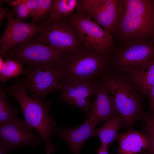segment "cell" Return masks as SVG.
I'll return each mask as SVG.
<instances>
[{
  "mask_svg": "<svg viewBox=\"0 0 154 154\" xmlns=\"http://www.w3.org/2000/svg\"><path fill=\"white\" fill-rule=\"evenodd\" d=\"M22 1L29 9L31 14L36 7L37 0H22Z\"/></svg>",
  "mask_w": 154,
  "mask_h": 154,
  "instance_id": "d4e9b609",
  "label": "cell"
},
{
  "mask_svg": "<svg viewBox=\"0 0 154 154\" xmlns=\"http://www.w3.org/2000/svg\"><path fill=\"white\" fill-rule=\"evenodd\" d=\"M150 109H152L154 110V104L152 107L150 108Z\"/></svg>",
  "mask_w": 154,
  "mask_h": 154,
  "instance_id": "f546056e",
  "label": "cell"
},
{
  "mask_svg": "<svg viewBox=\"0 0 154 154\" xmlns=\"http://www.w3.org/2000/svg\"><path fill=\"white\" fill-rule=\"evenodd\" d=\"M24 74L25 86L33 98L45 100L49 93L59 90L62 74L58 67L33 68L28 67L24 70Z\"/></svg>",
  "mask_w": 154,
  "mask_h": 154,
  "instance_id": "30bf717a",
  "label": "cell"
},
{
  "mask_svg": "<svg viewBox=\"0 0 154 154\" xmlns=\"http://www.w3.org/2000/svg\"><path fill=\"white\" fill-rule=\"evenodd\" d=\"M78 0H53L50 15L52 18H68L70 17L78 4Z\"/></svg>",
  "mask_w": 154,
  "mask_h": 154,
  "instance_id": "d6986e66",
  "label": "cell"
},
{
  "mask_svg": "<svg viewBox=\"0 0 154 154\" xmlns=\"http://www.w3.org/2000/svg\"><path fill=\"white\" fill-rule=\"evenodd\" d=\"M6 90L19 104L26 123L35 130L44 141L46 154L55 153L56 149L51 142V139L58 128L52 116L49 114L51 106L55 101L29 97L23 80H18Z\"/></svg>",
  "mask_w": 154,
  "mask_h": 154,
  "instance_id": "6da1fadb",
  "label": "cell"
},
{
  "mask_svg": "<svg viewBox=\"0 0 154 154\" xmlns=\"http://www.w3.org/2000/svg\"><path fill=\"white\" fill-rule=\"evenodd\" d=\"M95 99L87 119H91L96 126L101 122L119 114L111 93L101 79L98 82L94 94Z\"/></svg>",
  "mask_w": 154,
  "mask_h": 154,
  "instance_id": "5bb4252c",
  "label": "cell"
},
{
  "mask_svg": "<svg viewBox=\"0 0 154 154\" xmlns=\"http://www.w3.org/2000/svg\"><path fill=\"white\" fill-rule=\"evenodd\" d=\"M24 120H14L0 125V141L10 151L28 145L35 147L43 139Z\"/></svg>",
  "mask_w": 154,
  "mask_h": 154,
  "instance_id": "4fadbf2b",
  "label": "cell"
},
{
  "mask_svg": "<svg viewBox=\"0 0 154 154\" xmlns=\"http://www.w3.org/2000/svg\"><path fill=\"white\" fill-rule=\"evenodd\" d=\"M123 0H81L76 14L90 18L113 36L117 31Z\"/></svg>",
  "mask_w": 154,
  "mask_h": 154,
  "instance_id": "52a82bcc",
  "label": "cell"
},
{
  "mask_svg": "<svg viewBox=\"0 0 154 154\" xmlns=\"http://www.w3.org/2000/svg\"><path fill=\"white\" fill-rule=\"evenodd\" d=\"M7 10L6 8H1L0 9V20L1 22L3 19L5 17L7 13Z\"/></svg>",
  "mask_w": 154,
  "mask_h": 154,
  "instance_id": "f1b7e54d",
  "label": "cell"
},
{
  "mask_svg": "<svg viewBox=\"0 0 154 154\" xmlns=\"http://www.w3.org/2000/svg\"><path fill=\"white\" fill-rule=\"evenodd\" d=\"M101 77L111 93L123 127L129 128L137 121H144L147 114L143 110L139 92L128 74L112 70Z\"/></svg>",
  "mask_w": 154,
  "mask_h": 154,
  "instance_id": "7a4b0ae2",
  "label": "cell"
},
{
  "mask_svg": "<svg viewBox=\"0 0 154 154\" xmlns=\"http://www.w3.org/2000/svg\"><path fill=\"white\" fill-rule=\"evenodd\" d=\"M69 52L53 48L32 38L11 49L7 55L30 68H38L59 67Z\"/></svg>",
  "mask_w": 154,
  "mask_h": 154,
  "instance_id": "5b68a950",
  "label": "cell"
},
{
  "mask_svg": "<svg viewBox=\"0 0 154 154\" xmlns=\"http://www.w3.org/2000/svg\"><path fill=\"white\" fill-rule=\"evenodd\" d=\"M24 73L23 64L8 58L0 66V80L2 82H5L12 78H17Z\"/></svg>",
  "mask_w": 154,
  "mask_h": 154,
  "instance_id": "44dd1931",
  "label": "cell"
},
{
  "mask_svg": "<svg viewBox=\"0 0 154 154\" xmlns=\"http://www.w3.org/2000/svg\"><path fill=\"white\" fill-rule=\"evenodd\" d=\"M6 90L1 86L0 125L19 119L18 111L10 104L6 96Z\"/></svg>",
  "mask_w": 154,
  "mask_h": 154,
  "instance_id": "ffe728a7",
  "label": "cell"
},
{
  "mask_svg": "<svg viewBox=\"0 0 154 154\" xmlns=\"http://www.w3.org/2000/svg\"><path fill=\"white\" fill-rule=\"evenodd\" d=\"M10 4L15 6L13 12L17 19L22 21L31 16L30 10L22 0L12 1Z\"/></svg>",
  "mask_w": 154,
  "mask_h": 154,
  "instance_id": "cb8c5ba5",
  "label": "cell"
},
{
  "mask_svg": "<svg viewBox=\"0 0 154 154\" xmlns=\"http://www.w3.org/2000/svg\"><path fill=\"white\" fill-rule=\"evenodd\" d=\"M108 147L107 145L101 144L100 146L98 149L97 154H109Z\"/></svg>",
  "mask_w": 154,
  "mask_h": 154,
  "instance_id": "4316f807",
  "label": "cell"
},
{
  "mask_svg": "<svg viewBox=\"0 0 154 154\" xmlns=\"http://www.w3.org/2000/svg\"><path fill=\"white\" fill-rule=\"evenodd\" d=\"M96 126L91 119H86L82 124L74 128H58L55 134L60 137L67 143L73 154H79L84 142L92 136Z\"/></svg>",
  "mask_w": 154,
  "mask_h": 154,
  "instance_id": "9a60e30c",
  "label": "cell"
},
{
  "mask_svg": "<svg viewBox=\"0 0 154 154\" xmlns=\"http://www.w3.org/2000/svg\"><path fill=\"white\" fill-rule=\"evenodd\" d=\"M109 59L112 69L128 73L154 58V45L143 39L127 40Z\"/></svg>",
  "mask_w": 154,
  "mask_h": 154,
  "instance_id": "ba28073f",
  "label": "cell"
},
{
  "mask_svg": "<svg viewBox=\"0 0 154 154\" xmlns=\"http://www.w3.org/2000/svg\"><path fill=\"white\" fill-rule=\"evenodd\" d=\"M53 2L52 0H37L36 7L31 15L32 24L40 25L48 18Z\"/></svg>",
  "mask_w": 154,
  "mask_h": 154,
  "instance_id": "7402d4cb",
  "label": "cell"
},
{
  "mask_svg": "<svg viewBox=\"0 0 154 154\" xmlns=\"http://www.w3.org/2000/svg\"><path fill=\"white\" fill-rule=\"evenodd\" d=\"M144 122L142 128L149 137L150 144L148 149L141 154H154V110H150Z\"/></svg>",
  "mask_w": 154,
  "mask_h": 154,
  "instance_id": "603a6c76",
  "label": "cell"
},
{
  "mask_svg": "<svg viewBox=\"0 0 154 154\" xmlns=\"http://www.w3.org/2000/svg\"><path fill=\"white\" fill-rule=\"evenodd\" d=\"M70 17H48L40 25V35L33 38L38 42L48 44L53 48L69 52L82 49L84 47Z\"/></svg>",
  "mask_w": 154,
  "mask_h": 154,
  "instance_id": "277c9868",
  "label": "cell"
},
{
  "mask_svg": "<svg viewBox=\"0 0 154 154\" xmlns=\"http://www.w3.org/2000/svg\"><path fill=\"white\" fill-rule=\"evenodd\" d=\"M127 73L140 95L147 96L154 84V58Z\"/></svg>",
  "mask_w": 154,
  "mask_h": 154,
  "instance_id": "e0dca14e",
  "label": "cell"
},
{
  "mask_svg": "<svg viewBox=\"0 0 154 154\" xmlns=\"http://www.w3.org/2000/svg\"><path fill=\"white\" fill-rule=\"evenodd\" d=\"M122 127V120L119 114H117L106 120L100 128L94 129L92 136H98L101 144L108 146L113 143L117 138L118 131Z\"/></svg>",
  "mask_w": 154,
  "mask_h": 154,
  "instance_id": "ac0fdd59",
  "label": "cell"
},
{
  "mask_svg": "<svg viewBox=\"0 0 154 154\" xmlns=\"http://www.w3.org/2000/svg\"><path fill=\"white\" fill-rule=\"evenodd\" d=\"M59 68L63 81L95 78L111 70L108 60L95 51L85 47L74 52H69Z\"/></svg>",
  "mask_w": 154,
  "mask_h": 154,
  "instance_id": "3957f363",
  "label": "cell"
},
{
  "mask_svg": "<svg viewBox=\"0 0 154 154\" xmlns=\"http://www.w3.org/2000/svg\"><path fill=\"white\" fill-rule=\"evenodd\" d=\"M10 151V150L4 144L0 142V154H7Z\"/></svg>",
  "mask_w": 154,
  "mask_h": 154,
  "instance_id": "83f0119b",
  "label": "cell"
},
{
  "mask_svg": "<svg viewBox=\"0 0 154 154\" xmlns=\"http://www.w3.org/2000/svg\"><path fill=\"white\" fill-rule=\"evenodd\" d=\"M116 138L118 143L117 154H141L150 144L147 134L132 129L118 134Z\"/></svg>",
  "mask_w": 154,
  "mask_h": 154,
  "instance_id": "2e32d148",
  "label": "cell"
},
{
  "mask_svg": "<svg viewBox=\"0 0 154 154\" xmlns=\"http://www.w3.org/2000/svg\"><path fill=\"white\" fill-rule=\"evenodd\" d=\"M98 82L95 78L72 81H62L59 90L60 96L57 100L74 105L85 112L87 117L90 114Z\"/></svg>",
  "mask_w": 154,
  "mask_h": 154,
  "instance_id": "8fae6325",
  "label": "cell"
},
{
  "mask_svg": "<svg viewBox=\"0 0 154 154\" xmlns=\"http://www.w3.org/2000/svg\"><path fill=\"white\" fill-rule=\"evenodd\" d=\"M147 96L150 101V108L154 104V84L151 88Z\"/></svg>",
  "mask_w": 154,
  "mask_h": 154,
  "instance_id": "484cf974",
  "label": "cell"
},
{
  "mask_svg": "<svg viewBox=\"0 0 154 154\" xmlns=\"http://www.w3.org/2000/svg\"><path fill=\"white\" fill-rule=\"evenodd\" d=\"M117 32L127 40L154 38V4L140 3L128 12L123 7Z\"/></svg>",
  "mask_w": 154,
  "mask_h": 154,
  "instance_id": "8992f818",
  "label": "cell"
},
{
  "mask_svg": "<svg viewBox=\"0 0 154 154\" xmlns=\"http://www.w3.org/2000/svg\"><path fill=\"white\" fill-rule=\"evenodd\" d=\"M70 19L77 28L84 47L108 59L114 47L112 35L89 17L76 14Z\"/></svg>",
  "mask_w": 154,
  "mask_h": 154,
  "instance_id": "9c48e42d",
  "label": "cell"
},
{
  "mask_svg": "<svg viewBox=\"0 0 154 154\" xmlns=\"http://www.w3.org/2000/svg\"><path fill=\"white\" fill-rule=\"evenodd\" d=\"M14 15L13 11L6 15L7 25L0 39V58H3L11 49L40 32V26L23 22L15 18Z\"/></svg>",
  "mask_w": 154,
  "mask_h": 154,
  "instance_id": "7c38bea8",
  "label": "cell"
}]
</instances>
